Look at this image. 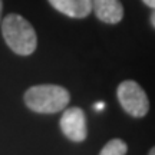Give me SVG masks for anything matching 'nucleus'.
Returning a JSON list of instances; mask_svg holds the SVG:
<instances>
[{
    "instance_id": "obj_1",
    "label": "nucleus",
    "mask_w": 155,
    "mask_h": 155,
    "mask_svg": "<svg viewBox=\"0 0 155 155\" xmlns=\"http://www.w3.org/2000/svg\"><path fill=\"white\" fill-rule=\"evenodd\" d=\"M2 33L7 46L22 56L32 55L38 46V36L33 26L20 15L12 13L2 22Z\"/></svg>"
},
{
    "instance_id": "obj_2",
    "label": "nucleus",
    "mask_w": 155,
    "mask_h": 155,
    "mask_svg": "<svg viewBox=\"0 0 155 155\" xmlns=\"http://www.w3.org/2000/svg\"><path fill=\"white\" fill-rule=\"evenodd\" d=\"M71 101L68 89L59 85H36L25 92L29 109L39 114H56L66 109Z\"/></svg>"
},
{
    "instance_id": "obj_3",
    "label": "nucleus",
    "mask_w": 155,
    "mask_h": 155,
    "mask_svg": "<svg viewBox=\"0 0 155 155\" xmlns=\"http://www.w3.org/2000/svg\"><path fill=\"white\" fill-rule=\"evenodd\" d=\"M124 111L134 118H144L150 111V101L145 91L135 81H124L116 91Z\"/></svg>"
},
{
    "instance_id": "obj_4",
    "label": "nucleus",
    "mask_w": 155,
    "mask_h": 155,
    "mask_svg": "<svg viewBox=\"0 0 155 155\" xmlns=\"http://www.w3.org/2000/svg\"><path fill=\"white\" fill-rule=\"evenodd\" d=\"M61 129L63 135L72 142H83L88 135L86 129V118L81 108H69L65 109L61 118Z\"/></svg>"
},
{
    "instance_id": "obj_5",
    "label": "nucleus",
    "mask_w": 155,
    "mask_h": 155,
    "mask_svg": "<svg viewBox=\"0 0 155 155\" xmlns=\"http://www.w3.org/2000/svg\"><path fill=\"white\" fill-rule=\"evenodd\" d=\"M92 10L101 22L116 25L124 17V7L119 0H92Z\"/></svg>"
},
{
    "instance_id": "obj_6",
    "label": "nucleus",
    "mask_w": 155,
    "mask_h": 155,
    "mask_svg": "<svg viewBox=\"0 0 155 155\" xmlns=\"http://www.w3.org/2000/svg\"><path fill=\"white\" fill-rule=\"evenodd\" d=\"M58 12L75 19H83L92 12V0H49Z\"/></svg>"
},
{
    "instance_id": "obj_7",
    "label": "nucleus",
    "mask_w": 155,
    "mask_h": 155,
    "mask_svg": "<svg viewBox=\"0 0 155 155\" xmlns=\"http://www.w3.org/2000/svg\"><path fill=\"white\" fill-rule=\"evenodd\" d=\"M128 145L122 139H111L108 144L101 150L99 155H127Z\"/></svg>"
},
{
    "instance_id": "obj_8",
    "label": "nucleus",
    "mask_w": 155,
    "mask_h": 155,
    "mask_svg": "<svg viewBox=\"0 0 155 155\" xmlns=\"http://www.w3.org/2000/svg\"><path fill=\"white\" fill-rule=\"evenodd\" d=\"M147 6H150L151 9H155V0H142Z\"/></svg>"
},
{
    "instance_id": "obj_9",
    "label": "nucleus",
    "mask_w": 155,
    "mask_h": 155,
    "mask_svg": "<svg viewBox=\"0 0 155 155\" xmlns=\"http://www.w3.org/2000/svg\"><path fill=\"white\" fill-rule=\"evenodd\" d=\"M96 111H102L104 108H105V104L104 102H98V104H95V106H94Z\"/></svg>"
},
{
    "instance_id": "obj_10",
    "label": "nucleus",
    "mask_w": 155,
    "mask_h": 155,
    "mask_svg": "<svg viewBox=\"0 0 155 155\" xmlns=\"http://www.w3.org/2000/svg\"><path fill=\"white\" fill-rule=\"evenodd\" d=\"M152 15H151V25H152V26H154L155 28V9H152Z\"/></svg>"
},
{
    "instance_id": "obj_11",
    "label": "nucleus",
    "mask_w": 155,
    "mask_h": 155,
    "mask_svg": "<svg viewBox=\"0 0 155 155\" xmlns=\"http://www.w3.org/2000/svg\"><path fill=\"white\" fill-rule=\"evenodd\" d=\"M148 155H155V147H152V148H151L150 150V154Z\"/></svg>"
},
{
    "instance_id": "obj_12",
    "label": "nucleus",
    "mask_w": 155,
    "mask_h": 155,
    "mask_svg": "<svg viewBox=\"0 0 155 155\" xmlns=\"http://www.w3.org/2000/svg\"><path fill=\"white\" fill-rule=\"evenodd\" d=\"M2 10H3V2L0 0V19H2Z\"/></svg>"
}]
</instances>
